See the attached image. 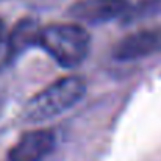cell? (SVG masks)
<instances>
[{"label": "cell", "mask_w": 161, "mask_h": 161, "mask_svg": "<svg viewBox=\"0 0 161 161\" xmlns=\"http://www.w3.org/2000/svg\"><path fill=\"white\" fill-rule=\"evenodd\" d=\"M85 91L86 85L81 77H63L35 94L24 105L22 117L33 124L50 120L77 105L85 96Z\"/></svg>", "instance_id": "1"}, {"label": "cell", "mask_w": 161, "mask_h": 161, "mask_svg": "<svg viewBox=\"0 0 161 161\" xmlns=\"http://www.w3.org/2000/svg\"><path fill=\"white\" fill-rule=\"evenodd\" d=\"M38 46L64 69L80 66L91 49V38L77 22L50 24L39 30Z\"/></svg>", "instance_id": "2"}, {"label": "cell", "mask_w": 161, "mask_h": 161, "mask_svg": "<svg viewBox=\"0 0 161 161\" xmlns=\"http://www.w3.org/2000/svg\"><path fill=\"white\" fill-rule=\"evenodd\" d=\"M161 52V25L142 28L122 38L113 47V58L117 61H136Z\"/></svg>", "instance_id": "3"}, {"label": "cell", "mask_w": 161, "mask_h": 161, "mask_svg": "<svg viewBox=\"0 0 161 161\" xmlns=\"http://www.w3.org/2000/svg\"><path fill=\"white\" fill-rule=\"evenodd\" d=\"M128 0H77L67 16L81 24H105L114 19H122L130 9Z\"/></svg>", "instance_id": "4"}, {"label": "cell", "mask_w": 161, "mask_h": 161, "mask_svg": "<svg viewBox=\"0 0 161 161\" xmlns=\"http://www.w3.org/2000/svg\"><path fill=\"white\" fill-rule=\"evenodd\" d=\"M56 139L53 131L39 128L28 131L13 146L8 153L9 161H42L55 149Z\"/></svg>", "instance_id": "5"}, {"label": "cell", "mask_w": 161, "mask_h": 161, "mask_svg": "<svg viewBox=\"0 0 161 161\" xmlns=\"http://www.w3.org/2000/svg\"><path fill=\"white\" fill-rule=\"evenodd\" d=\"M39 30H41V27L36 24L35 19L27 17V19L19 20L13 27L11 33L8 35V41H6V56H8V59L19 56L28 47L38 44Z\"/></svg>", "instance_id": "6"}, {"label": "cell", "mask_w": 161, "mask_h": 161, "mask_svg": "<svg viewBox=\"0 0 161 161\" xmlns=\"http://www.w3.org/2000/svg\"><path fill=\"white\" fill-rule=\"evenodd\" d=\"M158 13H161V0H142L135 8L130 6V9L127 11L124 19L125 20H135V19L150 17V16L158 14Z\"/></svg>", "instance_id": "7"}, {"label": "cell", "mask_w": 161, "mask_h": 161, "mask_svg": "<svg viewBox=\"0 0 161 161\" xmlns=\"http://www.w3.org/2000/svg\"><path fill=\"white\" fill-rule=\"evenodd\" d=\"M3 36H5V24H3V20L0 19V46H2V42H3Z\"/></svg>", "instance_id": "8"}]
</instances>
